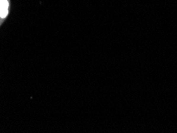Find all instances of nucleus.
I'll return each mask as SVG.
<instances>
[{
    "mask_svg": "<svg viewBox=\"0 0 177 133\" xmlns=\"http://www.w3.org/2000/svg\"><path fill=\"white\" fill-rule=\"evenodd\" d=\"M10 10V0H0V16L3 20L7 18Z\"/></svg>",
    "mask_w": 177,
    "mask_h": 133,
    "instance_id": "1",
    "label": "nucleus"
}]
</instances>
